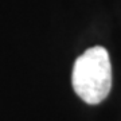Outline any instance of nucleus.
Masks as SVG:
<instances>
[{"label":"nucleus","instance_id":"obj_1","mask_svg":"<svg viewBox=\"0 0 121 121\" xmlns=\"http://www.w3.org/2000/svg\"><path fill=\"white\" fill-rule=\"evenodd\" d=\"M71 82L77 95L86 104H99L112 87V65L106 48H87L78 56L73 67Z\"/></svg>","mask_w":121,"mask_h":121}]
</instances>
